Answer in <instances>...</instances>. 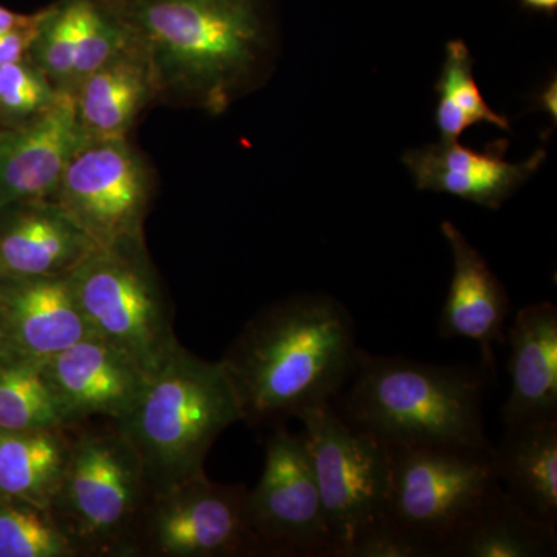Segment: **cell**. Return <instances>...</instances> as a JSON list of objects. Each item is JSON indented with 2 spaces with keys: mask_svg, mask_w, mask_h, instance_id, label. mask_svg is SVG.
<instances>
[{
  "mask_svg": "<svg viewBox=\"0 0 557 557\" xmlns=\"http://www.w3.org/2000/svg\"><path fill=\"white\" fill-rule=\"evenodd\" d=\"M350 311L329 295H299L249 319L222 362L242 421L276 424L332 403L357 364Z\"/></svg>",
  "mask_w": 557,
  "mask_h": 557,
  "instance_id": "6da1fadb",
  "label": "cell"
},
{
  "mask_svg": "<svg viewBox=\"0 0 557 557\" xmlns=\"http://www.w3.org/2000/svg\"><path fill=\"white\" fill-rule=\"evenodd\" d=\"M493 373L480 364H428L358 350L336 395L338 416L381 445L491 448L483 397Z\"/></svg>",
  "mask_w": 557,
  "mask_h": 557,
  "instance_id": "7a4b0ae2",
  "label": "cell"
},
{
  "mask_svg": "<svg viewBox=\"0 0 557 557\" xmlns=\"http://www.w3.org/2000/svg\"><path fill=\"white\" fill-rule=\"evenodd\" d=\"M237 421L239 399L223 362L178 346L113 428L138 457L150 494H159L205 472L215 440Z\"/></svg>",
  "mask_w": 557,
  "mask_h": 557,
  "instance_id": "3957f363",
  "label": "cell"
},
{
  "mask_svg": "<svg viewBox=\"0 0 557 557\" xmlns=\"http://www.w3.org/2000/svg\"><path fill=\"white\" fill-rule=\"evenodd\" d=\"M126 27L163 83L226 108L263 49L256 0H127Z\"/></svg>",
  "mask_w": 557,
  "mask_h": 557,
  "instance_id": "277c9868",
  "label": "cell"
},
{
  "mask_svg": "<svg viewBox=\"0 0 557 557\" xmlns=\"http://www.w3.org/2000/svg\"><path fill=\"white\" fill-rule=\"evenodd\" d=\"M493 448L384 446L388 468L384 515L428 557L445 556L454 539L502 490Z\"/></svg>",
  "mask_w": 557,
  "mask_h": 557,
  "instance_id": "5b68a950",
  "label": "cell"
},
{
  "mask_svg": "<svg viewBox=\"0 0 557 557\" xmlns=\"http://www.w3.org/2000/svg\"><path fill=\"white\" fill-rule=\"evenodd\" d=\"M150 494L134 449L116 429L73 437L51 515L78 556H134Z\"/></svg>",
  "mask_w": 557,
  "mask_h": 557,
  "instance_id": "8992f818",
  "label": "cell"
},
{
  "mask_svg": "<svg viewBox=\"0 0 557 557\" xmlns=\"http://www.w3.org/2000/svg\"><path fill=\"white\" fill-rule=\"evenodd\" d=\"M67 276L90 332L129 354L149 372L180 346L170 307L141 242L98 248Z\"/></svg>",
  "mask_w": 557,
  "mask_h": 557,
  "instance_id": "52a82bcc",
  "label": "cell"
},
{
  "mask_svg": "<svg viewBox=\"0 0 557 557\" xmlns=\"http://www.w3.org/2000/svg\"><path fill=\"white\" fill-rule=\"evenodd\" d=\"M311 458L335 557H347L355 537L384 515L387 454L379 440L350 426L332 403L298 418Z\"/></svg>",
  "mask_w": 557,
  "mask_h": 557,
  "instance_id": "ba28073f",
  "label": "cell"
},
{
  "mask_svg": "<svg viewBox=\"0 0 557 557\" xmlns=\"http://www.w3.org/2000/svg\"><path fill=\"white\" fill-rule=\"evenodd\" d=\"M249 491L211 482L205 472L152 494L135 533L134 556L259 555L248 523Z\"/></svg>",
  "mask_w": 557,
  "mask_h": 557,
  "instance_id": "9c48e42d",
  "label": "cell"
},
{
  "mask_svg": "<svg viewBox=\"0 0 557 557\" xmlns=\"http://www.w3.org/2000/svg\"><path fill=\"white\" fill-rule=\"evenodd\" d=\"M247 515L259 552L274 556L335 557L306 440L284 424L267 442Z\"/></svg>",
  "mask_w": 557,
  "mask_h": 557,
  "instance_id": "30bf717a",
  "label": "cell"
},
{
  "mask_svg": "<svg viewBox=\"0 0 557 557\" xmlns=\"http://www.w3.org/2000/svg\"><path fill=\"white\" fill-rule=\"evenodd\" d=\"M58 201L100 248L141 242L149 186L138 157L123 139L81 149L65 168Z\"/></svg>",
  "mask_w": 557,
  "mask_h": 557,
  "instance_id": "8fae6325",
  "label": "cell"
},
{
  "mask_svg": "<svg viewBox=\"0 0 557 557\" xmlns=\"http://www.w3.org/2000/svg\"><path fill=\"white\" fill-rule=\"evenodd\" d=\"M44 370L70 428L90 417L120 420L141 397L150 375L141 362L97 335L47 359Z\"/></svg>",
  "mask_w": 557,
  "mask_h": 557,
  "instance_id": "7c38bea8",
  "label": "cell"
},
{
  "mask_svg": "<svg viewBox=\"0 0 557 557\" xmlns=\"http://www.w3.org/2000/svg\"><path fill=\"white\" fill-rule=\"evenodd\" d=\"M89 139L70 94L54 95L27 126L0 132V208L57 193L70 160Z\"/></svg>",
  "mask_w": 557,
  "mask_h": 557,
  "instance_id": "4fadbf2b",
  "label": "cell"
},
{
  "mask_svg": "<svg viewBox=\"0 0 557 557\" xmlns=\"http://www.w3.org/2000/svg\"><path fill=\"white\" fill-rule=\"evenodd\" d=\"M0 332L10 357L36 362L94 335L67 274L0 277Z\"/></svg>",
  "mask_w": 557,
  "mask_h": 557,
  "instance_id": "5bb4252c",
  "label": "cell"
},
{
  "mask_svg": "<svg viewBox=\"0 0 557 557\" xmlns=\"http://www.w3.org/2000/svg\"><path fill=\"white\" fill-rule=\"evenodd\" d=\"M442 233L453 251L454 271L440 313L438 335L443 339L465 338L478 344L480 362L494 376L496 346L507 339V289L453 222H443Z\"/></svg>",
  "mask_w": 557,
  "mask_h": 557,
  "instance_id": "9a60e30c",
  "label": "cell"
},
{
  "mask_svg": "<svg viewBox=\"0 0 557 557\" xmlns=\"http://www.w3.org/2000/svg\"><path fill=\"white\" fill-rule=\"evenodd\" d=\"M507 143L475 150L457 141H442L423 149L409 150L406 166L418 189L450 194L490 209L502 207L544 163L545 150H537L522 163L505 160Z\"/></svg>",
  "mask_w": 557,
  "mask_h": 557,
  "instance_id": "2e32d148",
  "label": "cell"
},
{
  "mask_svg": "<svg viewBox=\"0 0 557 557\" xmlns=\"http://www.w3.org/2000/svg\"><path fill=\"white\" fill-rule=\"evenodd\" d=\"M20 203L0 223V277L69 274L100 248L60 205Z\"/></svg>",
  "mask_w": 557,
  "mask_h": 557,
  "instance_id": "e0dca14e",
  "label": "cell"
},
{
  "mask_svg": "<svg viewBox=\"0 0 557 557\" xmlns=\"http://www.w3.org/2000/svg\"><path fill=\"white\" fill-rule=\"evenodd\" d=\"M511 388L502 420L507 424L557 418V309L552 302L523 307L508 329Z\"/></svg>",
  "mask_w": 557,
  "mask_h": 557,
  "instance_id": "ac0fdd59",
  "label": "cell"
},
{
  "mask_svg": "<svg viewBox=\"0 0 557 557\" xmlns=\"http://www.w3.org/2000/svg\"><path fill=\"white\" fill-rule=\"evenodd\" d=\"M493 456L502 490L531 518L556 528L557 418L507 424Z\"/></svg>",
  "mask_w": 557,
  "mask_h": 557,
  "instance_id": "d6986e66",
  "label": "cell"
},
{
  "mask_svg": "<svg viewBox=\"0 0 557 557\" xmlns=\"http://www.w3.org/2000/svg\"><path fill=\"white\" fill-rule=\"evenodd\" d=\"M67 429L0 431V496L50 509L72 446Z\"/></svg>",
  "mask_w": 557,
  "mask_h": 557,
  "instance_id": "ffe728a7",
  "label": "cell"
},
{
  "mask_svg": "<svg viewBox=\"0 0 557 557\" xmlns=\"http://www.w3.org/2000/svg\"><path fill=\"white\" fill-rule=\"evenodd\" d=\"M557 549L556 528L545 527L498 491L490 505L446 549L448 557H548Z\"/></svg>",
  "mask_w": 557,
  "mask_h": 557,
  "instance_id": "44dd1931",
  "label": "cell"
},
{
  "mask_svg": "<svg viewBox=\"0 0 557 557\" xmlns=\"http://www.w3.org/2000/svg\"><path fill=\"white\" fill-rule=\"evenodd\" d=\"M149 81L148 67L123 53L87 76L76 101L89 137L123 139L146 100Z\"/></svg>",
  "mask_w": 557,
  "mask_h": 557,
  "instance_id": "7402d4cb",
  "label": "cell"
},
{
  "mask_svg": "<svg viewBox=\"0 0 557 557\" xmlns=\"http://www.w3.org/2000/svg\"><path fill=\"white\" fill-rule=\"evenodd\" d=\"M70 428L44 362L9 357L0 361V431Z\"/></svg>",
  "mask_w": 557,
  "mask_h": 557,
  "instance_id": "603a6c76",
  "label": "cell"
},
{
  "mask_svg": "<svg viewBox=\"0 0 557 557\" xmlns=\"http://www.w3.org/2000/svg\"><path fill=\"white\" fill-rule=\"evenodd\" d=\"M437 91L440 100L435 121L442 139L457 141L465 131L482 121L494 124L498 129L509 131L508 120L494 112L483 98L472 73L471 54L467 44L461 40H450L446 47Z\"/></svg>",
  "mask_w": 557,
  "mask_h": 557,
  "instance_id": "cb8c5ba5",
  "label": "cell"
},
{
  "mask_svg": "<svg viewBox=\"0 0 557 557\" xmlns=\"http://www.w3.org/2000/svg\"><path fill=\"white\" fill-rule=\"evenodd\" d=\"M50 509L0 496V557H75Z\"/></svg>",
  "mask_w": 557,
  "mask_h": 557,
  "instance_id": "d4e9b609",
  "label": "cell"
},
{
  "mask_svg": "<svg viewBox=\"0 0 557 557\" xmlns=\"http://www.w3.org/2000/svg\"><path fill=\"white\" fill-rule=\"evenodd\" d=\"M78 40L73 78L84 81L115 60L127 46V27L110 16L95 0H76Z\"/></svg>",
  "mask_w": 557,
  "mask_h": 557,
  "instance_id": "484cf974",
  "label": "cell"
},
{
  "mask_svg": "<svg viewBox=\"0 0 557 557\" xmlns=\"http://www.w3.org/2000/svg\"><path fill=\"white\" fill-rule=\"evenodd\" d=\"M44 69L58 79H72L78 40V11L76 0H70L60 10L44 14L36 39Z\"/></svg>",
  "mask_w": 557,
  "mask_h": 557,
  "instance_id": "4316f807",
  "label": "cell"
},
{
  "mask_svg": "<svg viewBox=\"0 0 557 557\" xmlns=\"http://www.w3.org/2000/svg\"><path fill=\"white\" fill-rule=\"evenodd\" d=\"M50 87L20 62L0 65V104L16 113L42 110L53 100Z\"/></svg>",
  "mask_w": 557,
  "mask_h": 557,
  "instance_id": "83f0119b",
  "label": "cell"
},
{
  "mask_svg": "<svg viewBox=\"0 0 557 557\" xmlns=\"http://www.w3.org/2000/svg\"><path fill=\"white\" fill-rule=\"evenodd\" d=\"M347 557H428L424 549L399 530L386 515L362 530L351 542Z\"/></svg>",
  "mask_w": 557,
  "mask_h": 557,
  "instance_id": "f1b7e54d",
  "label": "cell"
},
{
  "mask_svg": "<svg viewBox=\"0 0 557 557\" xmlns=\"http://www.w3.org/2000/svg\"><path fill=\"white\" fill-rule=\"evenodd\" d=\"M42 17L44 14L40 16L38 24L17 28V30L0 33V65L20 62L22 53L27 49L30 40H35L36 36H38L39 25L40 22H42Z\"/></svg>",
  "mask_w": 557,
  "mask_h": 557,
  "instance_id": "f546056e",
  "label": "cell"
},
{
  "mask_svg": "<svg viewBox=\"0 0 557 557\" xmlns=\"http://www.w3.org/2000/svg\"><path fill=\"white\" fill-rule=\"evenodd\" d=\"M28 25H33L30 17L20 16L9 10L0 9V33L17 30V28L28 27Z\"/></svg>",
  "mask_w": 557,
  "mask_h": 557,
  "instance_id": "4dcf8cb0",
  "label": "cell"
},
{
  "mask_svg": "<svg viewBox=\"0 0 557 557\" xmlns=\"http://www.w3.org/2000/svg\"><path fill=\"white\" fill-rule=\"evenodd\" d=\"M542 102H544V108L547 109L549 115L556 120L557 113V87L556 81H553L552 84L545 89L544 94H542Z\"/></svg>",
  "mask_w": 557,
  "mask_h": 557,
  "instance_id": "1f68e13d",
  "label": "cell"
},
{
  "mask_svg": "<svg viewBox=\"0 0 557 557\" xmlns=\"http://www.w3.org/2000/svg\"><path fill=\"white\" fill-rule=\"evenodd\" d=\"M523 2L536 10L552 11L557 7V0H523Z\"/></svg>",
  "mask_w": 557,
  "mask_h": 557,
  "instance_id": "d6a6232c",
  "label": "cell"
},
{
  "mask_svg": "<svg viewBox=\"0 0 557 557\" xmlns=\"http://www.w3.org/2000/svg\"><path fill=\"white\" fill-rule=\"evenodd\" d=\"M9 357L10 355L9 351H7L5 343H3L2 332H0V361Z\"/></svg>",
  "mask_w": 557,
  "mask_h": 557,
  "instance_id": "836d02e7",
  "label": "cell"
}]
</instances>
